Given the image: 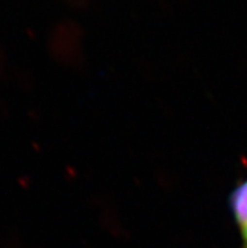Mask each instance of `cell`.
<instances>
[{
  "label": "cell",
  "mask_w": 247,
  "mask_h": 248,
  "mask_svg": "<svg viewBox=\"0 0 247 248\" xmlns=\"http://www.w3.org/2000/svg\"><path fill=\"white\" fill-rule=\"evenodd\" d=\"M231 218L237 228L241 248H247V178L237 182L227 197Z\"/></svg>",
  "instance_id": "obj_1"
}]
</instances>
